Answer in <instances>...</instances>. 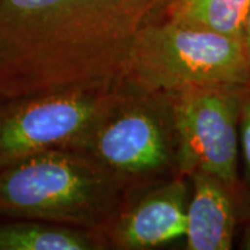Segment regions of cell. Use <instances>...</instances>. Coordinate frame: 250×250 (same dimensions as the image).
<instances>
[{"mask_svg":"<svg viewBox=\"0 0 250 250\" xmlns=\"http://www.w3.org/2000/svg\"><path fill=\"white\" fill-rule=\"evenodd\" d=\"M250 0H175L167 21L242 38Z\"/></svg>","mask_w":250,"mask_h":250,"instance_id":"10","label":"cell"},{"mask_svg":"<svg viewBox=\"0 0 250 250\" xmlns=\"http://www.w3.org/2000/svg\"><path fill=\"white\" fill-rule=\"evenodd\" d=\"M163 95L131 93L96 128L82 152L124 175L164 168L175 157V138Z\"/></svg>","mask_w":250,"mask_h":250,"instance_id":"6","label":"cell"},{"mask_svg":"<svg viewBox=\"0 0 250 250\" xmlns=\"http://www.w3.org/2000/svg\"><path fill=\"white\" fill-rule=\"evenodd\" d=\"M187 207L188 250H229L239 223L241 189L203 172L189 175Z\"/></svg>","mask_w":250,"mask_h":250,"instance_id":"8","label":"cell"},{"mask_svg":"<svg viewBox=\"0 0 250 250\" xmlns=\"http://www.w3.org/2000/svg\"><path fill=\"white\" fill-rule=\"evenodd\" d=\"M126 178L82 150L38 153L0 168V217L98 227L114 214Z\"/></svg>","mask_w":250,"mask_h":250,"instance_id":"2","label":"cell"},{"mask_svg":"<svg viewBox=\"0 0 250 250\" xmlns=\"http://www.w3.org/2000/svg\"><path fill=\"white\" fill-rule=\"evenodd\" d=\"M250 86L217 85L170 96L175 164L182 175L203 172L241 189L239 120Z\"/></svg>","mask_w":250,"mask_h":250,"instance_id":"5","label":"cell"},{"mask_svg":"<svg viewBox=\"0 0 250 250\" xmlns=\"http://www.w3.org/2000/svg\"><path fill=\"white\" fill-rule=\"evenodd\" d=\"M188 195L182 177L150 190L118 215L108 235L111 245L123 250H147L184 238Z\"/></svg>","mask_w":250,"mask_h":250,"instance_id":"7","label":"cell"},{"mask_svg":"<svg viewBox=\"0 0 250 250\" xmlns=\"http://www.w3.org/2000/svg\"><path fill=\"white\" fill-rule=\"evenodd\" d=\"M102 249L83 228L25 218L0 223V250Z\"/></svg>","mask_w":250,"mask_h":250,"instance_id":"9","label":"cell"},{"mask_svg":"<svg viewBox=\"0 0 250 250\" xmlns=\"http://www.w3.org/2000/svg\"><path fill=\"white\" fill-rule=\"evenodd\" d=\"M241 248L245 250H250V218L243 228V233L241 238Z\"/></svg>","mask_w":250,"mask_h":250,"instance_id":"13","label":"cell"},{"mask_svg":"<svg viewBox=\"0 0 250 250\" xmlns=\"http://www.w3.org/2000/svg\"><path fill=\"white\" fill-rule=\"evenodd\" d=\"M124 85L138 95L163 96L202 86H250V65L242 38L164 20L138 36Z\"/></svg>","mask_w":250,"mask_h":250,"instance_id":"3","label":"cell"},{"mask_svg":"<svg viewBox=\"0 0 250 250\" xmlns=\"http://www.w3.org/2000/svg\"><path fill=\"white\" fill-rule=\"evenodd\" d=\"M242 41H243V45H245V50L248 54V60H249L250 65V10L246 21H245V27H243V32H242Z\"/></svg>","mask_w":250,"mask_h":250,"instance_id":"12","label":"cell"},{"mask_svg":"<svg viewBox=\"0 0 250 250\" xmlns=\"http://www.w3.org/2000/svg\"><path fill=\"white\" fill-rule=\"evenodd\" d=\"M175 0H0V102L124 85L138 36Z\"/></svg>","mask_w":250,"mask_h":250,"instance_id":"1","label":"cell"},{"mask_svg":"<svg viewBox=\"0 0 250 250\" xmlns=\"http://www.w3.org/2000/svg\"><path fill=\"white\" fill-rule=\"evenodd\" d=\"M239 149L243 163L245 184L250 192V89L248 90L242 104L241 120H239Z\"/></svg>","mask_w":250,"mask_h":250,"instance_id":"11","label":"cell"},{"mask_svg":"<svg viewBox=\"0 0 250 250\" xmlns=\"http://www.w3.org/2000/svg\"><path fill=\"white\" fill-rule=\"evenodd\" d=\"M129 93L120 85L0 102V168L47 150H83L100 123Z\"/></svg>","mask_w":250,"mask_h":250,"instance_id":"4","label":"cell"}]
</instances>
